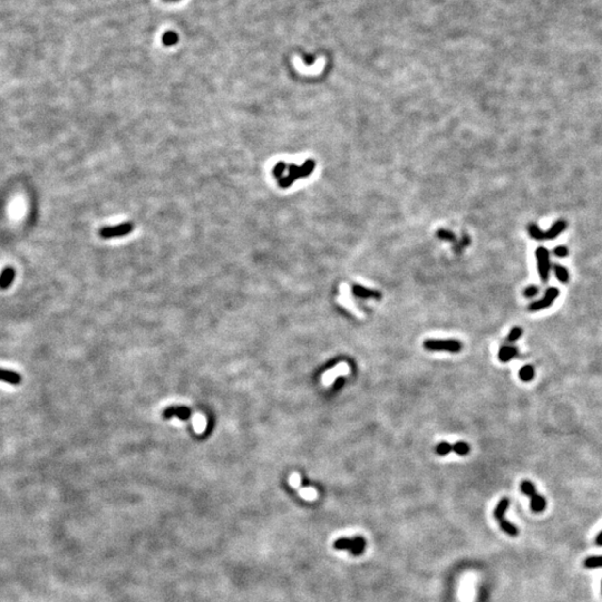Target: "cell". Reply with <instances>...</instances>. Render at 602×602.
<instances>
[{"label":"cell","instance_id":"obj_1","mask_svg":"<svg viewBox=\"0 0 602 602\" xmlns=\"http://www.w3.org/2000/svg\"><path fill=\"white\" fill-rule=\"evenodd\" d=\"M423 347L429 351H448L457 354L463 349V343L456 339H427L423 342Z\"/></svg>","mask_w":602,"mask_h":602},{"label":"cell","instance_id":"obj_2","mask_svg":"<svg viewBox=\"0 0 602 602\" xmlns=\"http://www.w3.org/2000/svg\"><path fill=\"white\" fill-rule=\"evenodd\" d=\"M567 228V223L563 220H559L555 223H553V226L550 228V229L547 231V232H543V231L540 230V228L537 226V224H530L528 230L531 237L536 240H553L555 239L558 235H560L561 233L563 232L564 229Z\"/></svg>","mask_w":602,"mask_h":602},{"label":"cell","instance_id":"obj_3","mask_svg":"<svg viewBox=\"0 0 602 602\" xmlns=\"http://www.w3.org/2000/svg\"><path fill=\"white\" fill-rule=\"evenodd\" d=\"M366 540L362 537H339L334 542V548L336 550H346L351 554L357 556L364 553L366 549Z\"/></svg>","mask_w":602,"mask_h":602},{"label":"cell","instance_id":"obj_4","mask_svg":"<svg viewBox=\"0 0 602 602\" xmlns=\"http://www.w3.org/2000/svg\"><path fill=\"white\" fill-rule=\"evenodd\" d=\"M520 488H521V491L524 493L525 495H528L531 499V508H532L533 512L541 513V512L545 510V507H547V501H545L543 496L537 494L533 483H531L530 481H523L521 485H520Z\"/></svg>","mask_w":602,"mask_h":602},{"label":"cell","instance_id":"obj_5","mask_svg":"<svg viewBox=\"0 0 602 602\" xmlns=\"http://www.w3.org/2000/svg\"><path fill=\"white\" fill-rule=\"evenodd\" d=\"M536 257H537V271H539V275L541 277L542 281L543 282L548 281L549 275H550V268H551V264H550L549 251L544 248V246H539L536 251Z\"/></svg>","mask_w":602,"mask_h":602},{"label":"cell","instance_id":"obj_6","mask_svg":"<svg viewBox=\"0 0 602 602\" xmlns=\"http://www.w3.org/2000/svg\"><path fill=\"white\" fill-rule=\"evenodd\" d=\"M559 294H560V291L558 288H555V287L548 288L547 291H545L543 298L537 301L532 302V304L529 306V310L530 311H540V310L549 308L550 306H552L555 299L559 297Z\"/></svg>","mask_w":602,"mask_h":602},{"label":"cell","instance_id":"obj_7","mask_svg":"<svg viewBox=\"0 0 602 602\" xmlns=\"http://www.w3.org/2000/svg\"><path fill=\"white\" fill-rule=\"evenodd\" d=\"M133 230V226L130 223H125V224H121V226H116L113 228L107 227L105 229L100 230V235L104 238H112V237H118V235H125L127 233H130V231Z\"/></svg>","mask_w":602,"mask_h":602},{"label":"cell","instance_id":"obj_8","mask_svg":"<svg viewBox=\"0 0 602 602\" xmlns=\"http://www.w3.org/2000/svg\"><path fill=\"white\" fill-rule=\"evenodd\" d=\"M353 293H354V296H356L357 298H361V299H368V298L380 299L381 298V293H379V291L367 289V288H364L361 286H354Z\"/></svg>","mask_w":602,"mask_h":602},{"label":"cell","instance_id":"obj_9","mask_svg":"<svg viewBox=\"0 0 602 602\" xmlns=\"http://www.w3.org/2000/svg\"><path fill=\"white\" fill-rule=\"evenodd\" d=\"M0 381H5L7 384L16 386V385H19L21 383V376L17 372H14V370L0 368Z\"/></svg>","mask_w":602,"mask_h":602},{"label":"cell","instance_id":"obj_10","mask_svg":"<svg viewBox=\"0 0 602 602\" xmlns=\"http://www.w3.org/2000/svg\"><path fill=\"white\" fill-rule=\"evenodd\" d=\"M15 276H16V271L15 269H13L11 267H7L2 270L1 275H0V289L6 290L11 286L13 283Z\"/></svg>","mask_w":602,"mask_h":602},{"label":"cell","instance_id":"obj_11","mask_svg":"<svg viewBox=\"0 0 602 602\" xmlns=\"http://www.w3.org/2000/svg\"><path fill=\"white\" fill-rule=\"evenodd\" d=\"M519 354V350L517 347L514 346H503L501 347V349L499 350V357L500 361L502 362H508L511 359H513L514 357H517Z\"/></svg>","mask_w":602,"mask_h":602},{"label":"cell","instance_id":"obj_12","mask_svg":"<svg viewBox=\"0 0 602 602\" xmlns=\"http://www.w3.org/2000/svg\"><path fill=\"white\" fill-rule=\"evenodd\" d=\"M192 423H193V428L195 431L196 434H202L205 428H207V420L202 414H195L192 418Z\"/></svg>","mask_w":602,"mask_h":602},{"label":"cell","instance_id":"obj_13","mask_svg":"<svg viewBox=\"0 0 602 602\" xmlns=\"http://www.w3.org/2000/svg\"><path fill=\"white\" fill-rule=\"evenodd\" d=\"M508 505H510V500H508L507 497H504V499L500 501L494 510V518L497 520V521L504 519V515H505V512L508 508Z\"/></svg>","mask_w":602,"mask_h":602},{"label":"cell","instance_id":"obj_14","mask_svg":"<svg viewBox=\"0 0 602 602\" xmlns=\"http://www.w3.org/2000/svg\"><path fill=\"white\" fill-rule=\"evenodd\" d=\"M534 375H536V373H534L533 366H531V365L523 366V367L519 370L520 379L525 381V383L532 380L534 378Z\"/></svg>","mask_w":602,"mask_h":602},{"label":"cell","instance_id":"obj_15","mask_svg":"<svg viewBox=\"0 0 602 602\" xmlns=\"http://www.w3.org/2000/svg\"><path fill=\"white\" fill-rule=\"evenodd\" d=\"M553 271H554V275L556 278L560 280V282L568 283V281H569V278H570L569 271H568L564 267H562V265L554 264L553 265Z\"/></svg>","mask_w":602,"mask_h":602},{"label":"cell","instance_id":"obj_16","mask_svg":"<svg viewBox=\"0 0 602 602\" xmlns=\"http://www.w3.org/2000/svg\"><path fill=\"white\" fill-rule=\"evenodd\" d=\"M499 523H500L501 529H502L506 534H508V536L517 537L519 534V530L517 526H515L514 524H512V523H510L508 521H506L505 519L500 520Z\"/></svg>","mask_w":602,"mask_h":602},{"label":"cell","instance_id":"obj_17","mask_svg":"<svg viewBox=\"0 0 602 602\" xmlns=\"http://www.w3.org/2000/svg\"><path fill=\"white\" fill-rule=\"evenodd\" d=\"M583 566L588 569L602 568V556H589L583 561Z\"/></svg>","mask_w":602,"mask_h":602},{"label":"cell","instance_id":"obj_18","mask_svg":"<svg viewBox=\"0 0 602 602\" xmlns=\"http://www.w3.org/2000/svg\"><path fill=\"white\" fill-rule=\"evenodd\" d=\"M470 445L465 442H457L453 444V452L459 456H466L470 453Z\"/></svg>","mask_w":602,"mask_h":602},{"label":"cell","instance_id":"obj_19","mask_svg":"<svg viewBox=\"0 0 602 602\" xmlns=\"http://www.w3.org/2000/svg\"><path fill=\"white\" fill-rule=\"evenodd\" d=\"M435 452L437 455L445 456V455L450 454L451 452H453V445L447 442H440L439 444L436 445Z\"/></svg>","mask_w":602,"mask_h":602},{"label":"cell","instance_id":"obj_20","mask_svg":"<svg viewBox=\"0 0 602 602\" xmlns=\"http://www.w3.org/2000/svg\"><path fill=\"white\" fill-rule=\"evenodd\" d=\"M178 40H179L178 33L172 31L166 32L162 36V43L165 45V46H173V45L178 43Z\"/></svg>","mask_w":602,"mask_h":602},{"label":"cell","instance_id":"obj_21","mask_svg":"<svg viewBox=\"0 0 602 602\" xmlns=\"http://www.w3.org/2000/svg\"><path fill=\"white\" fill-rule=\"evenodd\" d=\"M522 334H523L522 328H520V327H514V328L512 329V330L510 331V334L507 335L506 342H517L518 339L521 338Z\"/></svg>","mask_w":602,"mask_h":602},{"label":"cell","instance_id":"obj_22","mask_svg":"<svg viewBox=\"0 0 602 602\" xmlns=\"http://www.w3.org/2000/svg\"><path fill=\"white\" fill-rule=\"evenodd\" d=\"M537 293H539V288L537 286H529L523 291V294H524V297L526 298H533L536 297Z\"/></svg>","mask_w":602,"mask_h":602},{"label":"cell","instance_id":"obj_23","mask_svg":"<svg viewBox=\"0 0 602 602\" xmlns=\"http://www.w3.org/2000/svg\"><path fill=\"white\" fill-rule=\"evenodd\" d=\"M553 253H554V256L559 257V258H564L569 254V250H568L567 246L560 245V246H556V248H554V250H553Z\"/></svg>","mask_w":602,"mask_h":602},{"label":"cell","instance_id":"obj_24","mask_svg":"<svg viewBox=\"0 0 602 602\" xmlns=\"http://www.w3.org/2000/svg\"><path fill=\"white\" fill-rule=\"evenodd\" d=\"M345 383H346V378H345V377H342V376L338 377V378L335 380V383L332 384L331 390H332V391H338V390H340V388H342V386H343V385H345Z\"/></svg>","mask_w":602,"mask_h":602},{"label":"cell","instance_id":"obj_25","mask_svg":"<svg viewBox=\"0 0 602 602\" xmlns=\"http://www.w3.org/2000/svg\"><path fill=\"white\" fill-rule=\"evenodd\" d=\"M172 423H173V424H175L177 426H181L182 425V422L179 420V418H174V420L172 421Z\"/></svg>","mask_w":602,"mask_h":602},{"label":"cell","instance_id":"obj_26","mask_svg":"<svg viewBox=\"0 0 602 602\" xmlns=\"http://www.w3.org/2000/svg\"><path fill=\"white\" fill-rule=\"evenodd\" d=\"M165 1H179V0H165Z\"/></svg>","mask_w":602,"mask_h":602},{"label":"cell","instance_id":"obj_27","mask_svg":"<svg viewBox=\"0 0 602 602\" xmlns=\"http://www.w3.org/2000/svg\"><path fill=\"white\" fill-rule=\"evenodd\" d=\"M601 589H602V580H601Z\"/></svg>","mask_w":602,"mask_h":602}]
</instances>
